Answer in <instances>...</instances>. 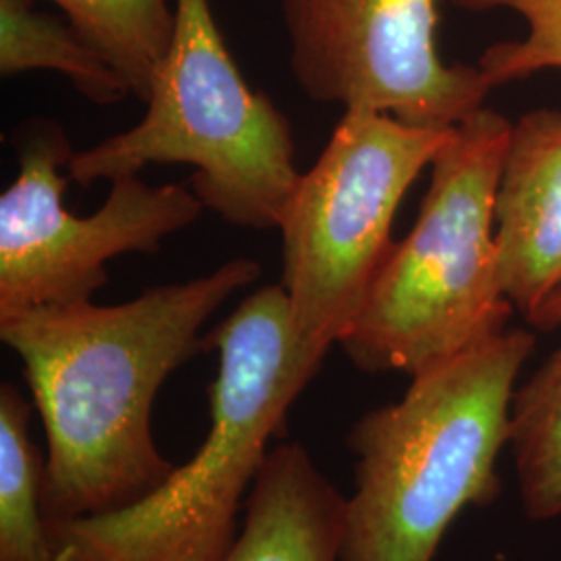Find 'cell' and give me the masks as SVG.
<instances>
[{"instance_id": "cell-10", "label": "cell", "mask_w": 561, "mask_h": 561, "mask_svg": "<svg viewBox=\"0 0 561 561\" xmlns=\"http://www.w3.org/2000/svg\"><path fill=\"white\" fill-rule=\"evenodd\" d=\"M345 495L298 442L268 451L225 561H340Z\"/></svg>"}, {"instance_id": "cell-4", "label": "cell", "mask_w": 561, "mask_h": 561, "mask_svg": "<svg viewBox=\"0 0 561 561\" xmlns=\"http://www.w3.org/2000/svg\"><path fill=\"white\" fill-rule=\"evenodd\" d=\"M512 123L484 108L454 127L431 164L412 231L396 241L360 314L340 341L364 373H405L454 358L507 331L495 196Z\"/></svg>"}, {"instance_id": "cell-5", "label": "cell", "mask_w": 561, "mask_h": 561, "mask_svg": "<svg viewBox=\"0 0 561 561\" xmlns=\"http://www.w3.org/2000/svg\"><path fill=\"white\" fill-rule=\"evenodd\" d=\"M146 106L131 129L73 152L67 175L88 187L190 164L204 208L236 227L279 229L301 178L294 131L241 76L210 0H175V36Z\"/></svg>"}, {"instance_id": "cell-9", "label": "cell", "mask_w": 561, "mask_h": 561, "mask_svg": "<svg viewBox=\"0 0 561 561\" xmlns=\"http://www.w3.org/2000/svg\"><path fill=\"white\" fill-rule=\"evenodd\" d=\"M503 291L526 317L561 289V111L512 123L495 196Z\"/></svg>"}, {"instance_id": "cell-7", "label": "cell", "mask_w": 561, "mask_h": 561, "mask_svg": "<svg viewBox=\"0 0 561 561\" xmlns=\"http://www.w3.org/2000/svg\"><path fill=\"white\" fill-rule=\"evenodd\" d=\"M20 173L0 196V321L41 306L92 301L108 283L106 262L159 252L162 241L198 221L204 204L181 183L150 185L138 175L111 181L92 217L62 204L73 150L59 123H23L15 138Z\"/></svg>"}, {"instance_id": "cell-12", "label": "cell", "mask_w": 561, "mask_h": 561, "mask_svg": "<svg viewBox=\"0 0 561 561\" xmlns=\"http://www.w3.org/2000/svg\"><path fill=\"white\" fill-rule=\"evenodd\" d=\"M32 405L0 387V561H59L42 510L44 466L30 435Z\"/></svg>"}, {"instance_id": "cell-13", "label": "cell", "mask_w": 561, "mask_h": 561, "mask_svg": "<svg viewBox=\"0 0 561 561\" xmlns=\"http://www.w3.org/2000/svg\"><path fill=\"white\" fill-rule=\"evenodd\" d=\"M69 25L108 60L131 94L148 101L175 36L169 0H50Z\"/></svg>"}, {"instance_id": "cell-14", "label": "cell", "mask_w": 561, "mask_h": 561, "mask_svg": "<svg viewBox=\"0 0 561 561\" xmlns=\"http://www.w3.org/2000/svg\"><path fill=\"white\" fill-rule=\"evenodd\" d=\"M507 445L526 518H561V345L516 387Z\"/></svg>"}, {"instance_id": "cell-1", "label": "cell", "mask_w": 561, "mask_h": 561, "mask_svg": "<svg viewBox=\"0 0 561 561\" xmlns=\"http://www.w3.org/2000/svg\"><path fill=\"white\" fill-rule=\"evenodd\" d=\"M261 273L259 262L233 259L115 306H41L0 321L46 433V524L115 512L169 479L178 463L152 435L162 382L206 350L204 322Z\"/></svg>"}, {"instance_id": "cell-2", "label": "cell", "mask_w": 561, "mask_h": 561, "mask_svg": "<svg viewBox=\"0 0 561 561\" xmlns=\"http://www.w3.org/2000/svg\"><path fill=\"white\" fill-rule=\"evenodd\" d=\"M535 335L507 329L412 375L347 435L354 489L340 561H435L463 510L495 502L510 408Z\"/></svg>"}, {"instance_id": "cell-3", "label": "cell", "mask_w": 561, "mask_h": 561, "mask_svg": "<svg viewBox=\"0 0 561 561\" xmlns=\"http://www.w3.org/2000/svg\"><path fill=\"white\" fill-rule=\"evenodd\" d=\"M219 352L210 428L194 458L140 502L50 522L59 561H225L241 507L285 422L324 358L301 345L283 285L250 294L204 337Z\"/></svg>"}, {"instance_id": "cell-11", "label": "cell", "mask_w": 561, "mask_h": 561, "mask_svg": "<svg viewBox=\"0 0 561 561\" xmlns=\"http://www.w3.org/2000/svg\"><path fill=\"white\" fill-rule=\"evenodd\" d=\"M34 69L59 71L101 106L131 94L119 71L71 25L36 11L34 0H0V73L13 78Z\"/></svg>"}, {"instance_id": "cell-8", "label": "cell", "mask_w": 561, "mask_h": 561, "mask_svg": "<svg viewBox=\"0 0 561 561\" xmlns=\"http://www.w3.org/2000/svg\"><path fill=\"white\" fill-rule=\"evenodd\" d=\"M279 2L289 67L312 101L449 129L481 111L493 90L479 65L442 59L437 0Z\"/></svg>"}, {"instance_id": "cell-15", "label": "cell", "mask_w": 561, "mask_h": 561, "mask_svg": "<svg viewBox=\"0 0 561 561\" xmlns=\"http://www.w3.org/2000/svg\"><path fill=\"white\" fill-rule=\"evenodd\" d=\"M466 11H512L526 23L518 41L491 44L479 60L486 81L497 88L530 78L545 69H561V0H456Z\"/></svg>"}, {"instance_id": "cell-6", "label": "cell", "mask_w": 561, "mask_h": 561, "mask_svg": "<svg viewBox=\"0 0 561 561\" xmlns=\"http://www.w3.org/2000/svg\"><path fill=\"white\" fill-rule=\"evenodd\" d=\"M451 131L343 111L319 161L301 173L279 227L280 285L310 352L327 358L352 329L396 243L391 227L405 192Z\"/></svg>"}, {"instance_id": "cell-16", "label": "cell", "mask_w": 561, "mask_h": 561, "mask_svg": "<svg viewBox=\"0 0 561 561\" xmlns=\"http://www.w3.org/2000/svg\"><path fill=\"white\" fill-rule=\"evenodd\" d=\"M526 321L530 327L541 329V331L561 329V289L556 291L551 298L542 301L530 317H526Z\"/></svg>"}]
</instances>
